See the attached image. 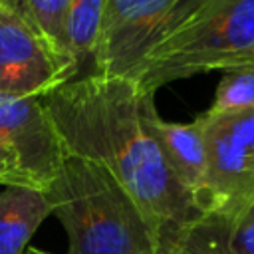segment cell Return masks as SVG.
I'll use <instances>...</instances> for the list:
<instances>
[{"instance_id":"8992f818","label":"cell","mask_w":254,"mask_h":254,"mask_svg":"<svg viewBox=\"0 0 254 254\" xmlns=\"http://www.w3.org/2000/svg\"><path fill=\"white\" fill-rule=\"evenodd\" d=\"M206 147L208 212L234 214L254 204V107L196 117Z\"/></svg>"},{"instance_id":"3957f363","label":"cell","mask_w":254,"mask_h":254,"mask_svg":"<svg viewBox=\"0 0 254 254\" xmlns=\"http://www.w3.org/2000/svg\"><path fill=\"white\" fill-rule=\"evenodd\" d=\"M254 52V0H202L143 60L133 81L147 89L228 71Z\"/></svg>"},{"instance_id":"ba28073f","label":"cell","mask_w":254,"mask_h":254,"mask_svg":"<svg viewBox=\"0 0 254 254\" xmlns=\"http://www.w3.org/2000/svg\"><path fill=\"white\" fill-rule=\"evenodd\" d=\"M143 89V87H141ZM141 121L147 133L157 143L167 167L175 179L194 196L200 210L208 212V187H206V147L202 125L198 119L192 123H173L157 113L155 91L143 89L141 95Z\"/></svg>"},{"instance_id":"7a4b0ae2","label":"cell","mask_w":254,"mask_h":254,"mask_svg":"<svg viewBox=\"0 0 254 254\" xmlns=\"http://www.w3.org/2000/svg\"><path fill=\"white\" fill-rule=\"evenodd\" d=\"M46 196L67 234V254H155L139 206L101 165L67 155Z\"/></svg>"},{"instance_id":"6da1fadb","label":"cell","mask_w":254,"mask_h":254,"mask_svg":"<svg viewBox=\"0 0 254 254\" xmlns=\"http://www.w3.org/2000/svg\"><path fill=\"white\" fill-rule=\"evenodd\" d=\"M143 89L125 77L89 73L42 97L67 155L101 165L135 200L155 254H181L204 216L175 179L141 121Z\"/></svg>"},{"instance_id":"8fae6325","label":"cell","mask_w":254,"mask_h":254,"mask_svg":"<svg viewBox=\"0 0 254 254\" xmlns=\"http://www.w3.org/2000/svg\"><path fill=\"white\" fill-rule=\"evenodd\" d=\"M0 4L8 6L24 22H28L64 62L71 64L79 71L67 42V18L71 0H0Z\"/></svg>"},{"instance_id":"5b68a950","label":"cell","mask_w":254,"mask_h":254,"mask_svg":"<svg viewBox=\"0 0 254 254\" xmlns=\"http://www.w3.org/2000/svg\"><path fill=\"white\" fill-rule=\"evenodd\" d=\"M65 157L42 97L0 95V185L46 192Z\"/></svg>"},{"instance_id":"277c9868","label":"cell","mask_w":254,"mask_h":254,"mask_svg":"<svg viewBox=\"0 0 254 254\" xmlns=\"http://www.w3.org/2000/svg\"><path fill=\"white\" fill-rule=\"evenodd\" d=\"M202 0H107L91 56L93 71L133 79L143 60Z\"/></svg>"},{"instance_id":"52a82bcc","label":"cell","mask_w":254,"mask_h":254,"mask_svg":"<svg viewBox=\"0 0 254 254\" xmlns=\"http://www.w3.org/2000/svg\"><path fill=\"white\" fill-rule=\"evenodd\" d=\"M75 75L28 22L0 4V95L44 97Z\"/></svg>"},{"instance_id":"9a60e30c","label":"cell","mask_w":254,"mask_h":254,"mask_svg":"<svg viewBox=\"0 0 254 254\" xmlns=\"http://www.w3.org/2000/svg\"><path fill=\"white\" fill-rule=\"evenodd\" d=\"M24 254H50V252H44V250H38V248H32V246H28V248L24 250Z\"/></svg>"},{"instance_id":"7c38bea8","label":"cell","mask_w":254,"mask_h":254,"mask_svg":"<svg viewBox=\"0 0 254 254\" xmlns=\"http://www.w3.org/2000/svg\"><path fill=\"white\" fill-rule=\"evenodd\" d=\"M107 0H71L67 18V42L77 65L93 56Z\"/></svg>"},{"instance_id":"5bb4252c","label":"cell","mask_w":254,"mask_h":254,"mask_svg":"<svg viewBox=\"0 0 254 254\" xmlns=\"http://www.w3.org/2000/svg\"><path fill=\"white\" fill-rule=\"evenodd\" d=\"M238 67H254V52H250L246 58H242L238 64H234L230 69H238Z\"/></svg>"},{"instance_id":"9c48e42d","label":"cell","mask_w":254,"mask_h":254,"mask_svg":"<svg viewBox=\"0 0 254 254\" xmlns=\"http://www.w3.org/2000/svg\"><path fill=\"white\" fill-rule=\"evenodd\" d=\"M181 254H254V204L234 212H206L189 232Z\"/></svg>"},{"instance_id":"30bf717a","label":"cell","mask_w":254,"mask_h":254,"mask_svg":"<svg viewBox=\"0 0 254 254\" xmlns=\"http://www.w3.org/2000/svg\"><path fill=\"white\" fill-rule=\"evenodd\" d=\"M50 214L52 204L44 190L4 187L0 190V254H24Z\"/></svg>"},{"instance_id":"4fadbf2b","label":"cell","mask_w":254,"mask_h":254,"mask_svg":"<svg viewBox=\"0 0 254 254\" xmlns=\"http://www.w3.org/2000/svg\"><path fill=\"white\" fill-rule=\"evenodd\" d=\"M254 107V67H238L222 71L214 99L206 113L218 115L226 111H242Z\"/></svg>"}]
</instances>
